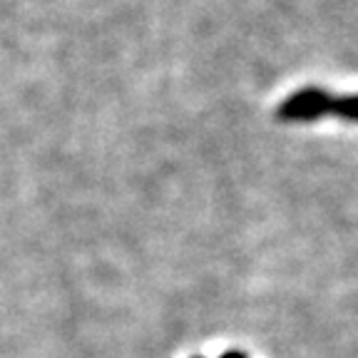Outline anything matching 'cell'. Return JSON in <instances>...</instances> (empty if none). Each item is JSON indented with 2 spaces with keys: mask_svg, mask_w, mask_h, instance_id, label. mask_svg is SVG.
Listing matches in <instances>:
<instances>
[{
  "mask_svg": "<svg viewBox=\"0 0 358 358\" xmlns=\"http://www.w3.org/2000/svg\"><path fill=\"white\" fill-rule=\"evenodd\" d=\"M326 115H336L343 122H358V95H331L326 97Z\"/></svg>",
  "mask_w": 358,
  "mask_h": 358,
  "instance_id": "6da1fadb",
  "label": "cell"
},
{
  "mask_svg": "<svg viewBox=\"0 0 358 358\" xmlns=\"http://www.w3.org/2000/svg\"><path fill=\"white\" fill-rule=\"evenodd\" d=\"M219 358H249L244 351H227L224 356H219Z\"/></svg>",
  "mask_w": 358,
  "mask_h": 358,
  "instance_id": "7a4b0ae2",
  "label": "cell"
},
{
  "mask_svg": "<svg viewBox=\"0 0 358 358\" xmlns=\"http://www.w3.org/2000/svg\"><path fill=\"white\" fill-rule=\"evenodd\" d=\"M194 358H201V356H194Z\"/></svg>",
  "mask_w": 358,
  "mask_h": 358,
  "instance_id": "3957f363",
  "label": "cell"
}]
</instances>
